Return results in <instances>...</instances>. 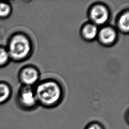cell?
Instances as JSON below:
<instances>
[{
  "label": "cell",
  "instance_id": "cell-12",
  "mask_svg": "<svg viewBox=\"0 0 129 129\" xmlns=\"http://www.w3.org/2000/svg\"><path fill=\"white\" fill-rule=\"evenodd\" d=\"M84 129H105L103 124L97 121H92L89 123Z\"/></svg>",
  "mask_w": 129,
  "mask_h": 129
},
{
  "label": "cell",
  "instance_id": "cell-1",
  "mask_svg": "<svg viewBox=\"0 0 129 129\" xmlns=\"http://www.w3.org/2000/svg\"><path fill=\"white\" fill-rule=\"evenodd\" d=\"M37 102L45 107L55 105L60 99L61 92L58 84L52 81L39 84L35 93Z\"/></svg>",
  "mask_w": 129,
  "mask_h": 129
},
{
  "label": "cell",
  "instance_id": "cell-9",
  "mask_svg": "<svg viewBox=\"0 0 129 129\" xmlns=\"http://www.w3.org/2000/svg\"><path fill=\"white\" fill-rule=\"evenodd\" d=\"M10 94V89L5 84H0V103L6 101Z\"/></svg>",
  "mask_w": 129,
  "mask_h": 129
},
{
  "label": "cell",
  "instance_id": "cell-7",
  "mask_svg": "<svg viewBox=\"0 0 129 129\" xmlns=\"http://www.w3.org/2000/svg\"><path fill=\"white\" fill-rule=\"evenodd\" d=\"M97 27L94 24H89L86 25L82 29V35L87 40H93L98 35Z\"/></svg>",
  "mask_w": 129,
  "mask_h": 129
},
{
  "label": "cell",
  "instance_id": "cell-8",
  "mask_svg": "<svg viewBox=\"0 0 129 129\" xmlns=\"http://www.w3.org/2000/svg\"><path fill=\"white\" fill-rule=\"evenodd\" d=\"M128 12L127 11L121 15L118 21V26L119 28L124 32H127L128 31Z\"/></svg>",
  "mask_w": 129,
  "mask_h": 129
},
{
  "label": "cell",
  "instance_id": "cell-5",
  "mask_svg": "<svg viewBox=\"0 0 129 129\" xmlns=\"http://www.w3.org/2000/svg\"><path fill=\"white\" fill-rule=\"evenodd\" d=\"M100 40L105 44H111L115 40L116 33L115 30L110 27L101 29L98 34Z\"/></svg>",
  "mask_w": 129,
  "mask_h": 129
},
{
  "label": "cell",
  "instance_id": "cell-2",
  "mask_svg": "<svg viewBox=\"0 0 129 129\" xmlns=\"http://www.w3.org/2000/svg\"><path fill=\"white\" fill-rule=\"evenodd\" d=\"M30 50L31 44L28 38L23 35H17L10 42L9 54L13 58L20 59L27 56Z\"/></svg>",
  "mask_w": 129,
  "mask_h": 129
},
{
  "label": "cell",
  "instance_id": "cell-10",
  "mask_svg": "<svg viewBox=\"0 0 129 129\" xmlns=\"http://www.w3.org/2000/svg\"><path fill=\"white\" fill-rule=\"evenodd\" d=\"M10 13V8L6 4L0 3V17L7 16Z\"/></svg>",
  "mask_w": 129,
  "mask_h": 129
},
{
  "label": "cell",
  "instance_id": "cell-11",
  "mask_svg": "<svg viewBox=\"0 0 129 129\" xmlns=\"http://www.w3.org/2000/svg\"><path fill=\"white\" fill-rule=\"evenodd\" d=\"M9 57V52L5 49L0 48V65L5 63Z\"/></svg>",
  "mask_w": 129,
  "mask_h": 129
},
{
  "label": "cell",
  "instance_id": "cell-4",
  "mask_svg": "<svg viewBox=\"0 0 129 129\" xmlns=\"http://www.w3.org/2000/svg\"><path fill=\"white\" fill-rule=\"evenodd\" d=\"M19 101L21 106L27 109L34 108L37 102L35 93L29 87H25L21 91Z\"/></svg>",
  "mask_w": 129,
  "mask_h": 129
},
{
  "label": "cell",
  "instance_id": "cell-3",
  "mask_svg": "<svg viewBox=\"0 0 129 129\" xmlns=\"http://www.w3.org/2000/svg\"><path fill=\"white\" fill-rule=\"evenodd\" d=\"M90 16L95 24L103 25L108 20L109 12L105 6L101 5H97L91 8Z\"/></svg>",
  "mask_w": 129,
  "mask_h": 129
},
{
  "label": "cell",
  "instance_id": "cell-6",
  "mask_svg": "<svg viewBox=\"0 0 129 129\" xmlns=\"http://www.w3.org/2000/svg\"><path fill=\"white\" fill-rule=\"evenodd\" d=\"M38 79V73L34 68H25L21 74V79L25 85H31L35 84Z\"/></svg>",
  "mask_w": 129,
  "mask_h": 129
}]
</instances>
